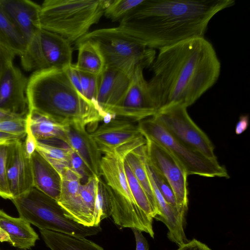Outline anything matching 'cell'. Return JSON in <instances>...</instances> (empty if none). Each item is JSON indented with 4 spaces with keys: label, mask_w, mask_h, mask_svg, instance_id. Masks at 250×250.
<instances>
[{
    "label": "cell",
    "mask_w": 250,
    "mask_h": 250,
    "mask_svg": "<svg viewBox=\"0 0 250 250\" xmlns=\"http://www.w3.org/2000/svg\"><path fill=\"white\" fill-rule=\"evenodd\" d=\"M176 250H211L205 244L193 239L180 246Z\"/></svg>",
    "instance_id": "cell-38"
},
{
    "label": "cell",
    "mask_w": 250,
    "mask_h": 250,
    "mask_svg": "<svg viewBox=\"0 0 250 250\" xmlns=\"http://www.w3.org/2000/svg\"><path fill=\"white\" fill-rule=\"evenodd\" d=\"M100 177L93 175L80 185L81 200L87 227L95 226V209L97 185Z\"/></svg>",
    "instance_id": "cell-28"
},
{
    "label": "cell",
    "mask_w": 250,
    "mask_h": 250,
    "mask_svg": "<svg viewBox=\"0 0 250 250\" xmlns=\"http://www.w3.org/2000/svg\"><path fill=\"white\" fill-rule=\"evenodd\" d=\"M27 79L13 61L6 66L0 78V109L26 117L28 113L26 96Z\"/></svg>",
    "instance_id": "cell-14"
},
{
    "label": "cell",
    "mask_w": 250,
    "mask_h": 250,
    "mask_svg": "<svg viewBox=\"0 0 250 250\" xmlns=\"http://www.w3.org/2000/svg\"><path fill=\"white\" fill-rule=\"evenodd\" d=\"M102 154L113 152L143 137L137 122L115 117L89 133Z\"/></svg>",
    "instance_id": "cell-13"
},
{
    "label": "cell",
    "mask_w": 250,
    "mask_h": 250,
    "mask_svg": "<svg viewBox=\"0 0 250 250\" xmlns=\"http://www.w3.org/2000/svg\"><path fill=\"white\" fill-rule=\"evenodd\" d=\"M15 56L0 47V78L7 65L13 61Z\"/></svg>",
    "instance_id": "cell-40"
},
{
    "label": "cell",
    "mask_w": 250,
    "mask_h": 250,
    "mask_svg": "<svg viewBox=\"0 0 250 250\" xmlns=\"http://www.w3.org/2000/svg\"><path fill=\"white\" fill-rule=\"evenodd\" d=\"M60 175L61 191L57 202L70 218L86 226L80 190L82 177L69 167L65 168Z\"/></svg>",
    "instance_id": "cell-18"
},
{
    "label": "cell",
    "mask_w": 250,
    "mask_h": 250,
    "mask_svg": "<svg viewBox=\"0 0 250 250\" xmlns=\"http://www.w3.org/2000/svg\"><path fill=\"white\" fill-rule=\"evenodd\" d=\"M23 138L11 134L0 132V145L3 144H10L16 140Z\"/></svg>",
    "instance_id": "cell-42"
},
{
    "label": "cell",
    "mask_w": 250,
    "mask_h": 250,
    "mask_svg": "<svg viewBox=\"0 0 250 250\" xmlns=\"http://www.w3.org/2000/svg\"><path fill=\"white\" fill-rule=\"evenodd\" d=\"M6 175L12 199L33 187L30 159L25 154L22 139L16 140L9 145Z\"/></svg>",
    "instance_id": "cell-15"
},
{
    "label": "cell",
    "mask_w": 250,
    "mask_h": 250,
    "mask_svg": "<svg viewBox=\"0 0 250 250\" xmlns=\"http://www.w3.org/2000/svg\"><path fill=\"white\" fill-rule=\"evenodd\" d=\"M19 217L40 229L85 238L101 230L100 225L87 227L69 218L57 201L34 187L11 200Z\"/></svg>",
    "instance_id": "cell-5"
},
{
    "label": "cell",
    "mask_w": 250,
    "mask_h": 250,
    "mask_svg": "<svg viewBox=\"0 0 250 250\" xmlns=\"http://www.w3.org/2000/svg\"><path fill=\"white\" fill-rule=\"evenodd\" d=\"M234 0H143L118 26L156 50L204 37L211 19Z\"/></svg>",
    "instance_id": "cell-2"
},
{
    "label": "cell",
    "mask_w": 250,
    "mask_h": 250,
    "mask_svg": "<svg viewBox=\"0 0 250 250\" xmlns=\"http://www.w3.org/2000/svg\"><path fill=\"white\" fill-rule=\"evenodd\" d=\"M143 0H111L104 15L113 21H120Z\"/></svg>",
    "instance_id": "cell-31"
},
{
    "label": "cell",
    "mask_w": 250,
    "mask_h": 250,
    "mask_svg": "<svg viewBox=\"0 0 250 250\" xmlns=\"http://www.w3.org/2000/svg\"><path fill=\"white\" fill-rule=\"evenodd\" d=\"M146 155L150 165L171 188L179 211L185 215L188 208V174L179 161L158 143L146 139Z\"/></svg>",
    "instance_id": "cell-10"
},
{
    "label": "cell",
    "mask_w": 250,
    "mask_h": 250,
    "mask_svg": "<svg viewBox=\"0 0 250 250\" xmlns=\"http://www.w3.org/2000/svg\"><path fill=\"white\" fill-rule=\"evenodd\" d=\"M70 167L78 173L82 179L84 178L85 181L93 175L83 160L73 149L71 154Z\"/></svg>",
    "instance_id": "cell-36"
},
{
    "label": "cell",
    "mask_w": 250,
    "mask_h": 250,
    "mask_svg": "<svg viewBox=\"0 0 250 250\" xmlns=\"http://www.w3.org/2000/svg\"><path fill=\"white\" fill-rule=\"evenodd\" d=\"M63 142L78 155L93 175L101 177L102 153L86 127L68 125Z\"/></svg>",
    "instance_id": "cell-17"
},
{
    "label": "cell",
    "mask_w": 250,
    "mask_h": 250,
    "mask_svg": "<svg viewBox=\"0 0 250 250\" xmlns=\"http://www.w3.org/2000/svg\"><path fill=\"white\" fill-rule=\"evenodd\" d=\"M111 0H45L40 5L39 27L75 43L104 15Z\"/></svg>",
    "instance_id": "cell-4"
},
{
    "label": "cell",
    "mask_w": 250,
    "mask_h": 250,
    "mask_svg": "<svg viewBox=\"0 0 250 250\" xmlns=\"http://www.w3.org/2000/svg\"><path fill=\"white\" fill-rule=\"evenodd\" d=\"M40 232L45 244L51 250H104L85 238L46 229H40Z\"/></svg>",
    "instance_id": "cell-23"
},
{
    "label": "cell",
    "mask_w": 250,
    "mask_h": 250,
    "mask_svg": "<svg viewBox=\"0 0 250 250\" xmlns=\"http://www.w3.org/2000/svg\"><path fill=\"white\" fill-rule=\"evenodd\" d=\"M249 121V118L248 115H242L240 117L236 125L235 133L236 134L240 135L247 129Z\"/></svg>",
    "instance_id": "cell-41"
},
{
    "label": "cell",
    "mask_w": 250,
    "mask_h": 250,
    "mask_svg": "<svg viewBox=\"0 0 250 250\" xmlns=\"http://www.w3.org/2000/svg\"><path fill=\"white\" fill-rule=\"evenodd\" d=\"M125 169L132 195L137 205L149 218L153 220L155 213L148 198L125 161Z\"/></svg>",
    "instance_id": "cell-29"
},
{
    "label": "cell",
    "mask_w": 250,
    "mask_h": 250,
    "mask_svg": "<svg viewBox=\"0 0 250 250\" xmlns=\"http://www.w3.org/2000/svg\"><path fill=\"white\" fill-rule=\"evenodd\" d=\"M0 4L28 42L40 29V5L29 0H0Z\"/></svg>",
    "instance_id": "cell-19"
},
{
    "label": "cell",
    "mask_w": 250,
    "mask_h": 250,
    "mask_svg": "<svg viewBox=\"0 0 250 250\" xmlns=\"http://www.w3.org/2000/svg\"><path fill=\"white\" fill-rule=\"evenodd\" d=\"M137 124L143 136L167 149L182 165L188 176L229 178L226 168L217 159H210L178 141L152 117Z\"/></svg>",
    "instance_id": "cell-7"
},
{
    "label": "cell",
    "mask_w": 250,
    "mask_h": 250,
    "mask_svg": "<svg viewBox=\"0 0 250 250\" xmlns=\"http://www.w3.org/2000/svg\"><path fill=\"white\" fill-rule=\"evenodd\" d=\"M133 72L105 67L99 75L96 102L105 114H109L123 96Z\"/></svg>",
    "instance_id": "cell-16"
},
{
    "label": "cell",
    "mask_w": 250,
    "mask_h": 250,
    "mask_svg": "<svg viewBox=\"0 0 250 250\" xmlns=\"http://www.w3.org/2000/svg\"><path fill=\"white\" fill-rule=\"evenodd\" d=\"M39 236L30 224L21 217H12L0 209V242H7L21 250L34 247Z\"/></svg>",
    "instance_id": "cell-20"
},
{
    "label": "cell",
    "mask_w": 250,
    "mask_h": 250,
    "mask_svg": "<svg viewBox=\"0 0 250 250\" xmlns=\"http://www.w3.org/2000/svg\"><path fill=\"white\" fill-rule=\"evenodd\" d=\"M79 40H88L99 48L105 67L133 72L138 66L150 67L156 50L147 47L118 27L89 32Z\"/></svg>",
    "instance_id": "cell-6"
},
{
    "label": "cell",
    "mask_w": 250,
    "mask_h": 250,
    "mask_svg": "<svg viewBox=\"0 0 250 250\" xmlns=\"http://www.w3.org/2000/svg\"><path fill=\"white\" fill-rule=\"evenodd\" d=\"M19 117H23L18 116L0 109V120L16 118Z\"/></svg>",
    "instance_id": "cell-43"
},
{
    "label": "cell",
    "mask_w": 250,
    "mask_h": 250,
    "mask_svg": "<svg viewBox=\"0 0 250 250\" xmlns=\"http://www.w3.org/2000/svg\"><path fill=\"white\" fill-rule=\"evenodd\" d=\"M30 162L33 187L57 201L61 191L60 174L37 150L32 155Z\"/></svg>",
    "instance_id": "cell-21"
},
{
    "label": "cell",
    "mask_w": 250,
    "mask_h": 250,
    "mask_svg": "<svg viewBox=\"0 0 250 250\" xmlns=\"http://www.w3.org/2000/svg\"><path fill=\"white\" fill-rule=\"evenodd\" d=\"M37 142V141L32 135L29 128L27 126L26 134L23 143L25 154L30 159L36 150Z\"/></svg>",
    "instance_id": "cell-37"
},
{
    "label": "cell",
    "mask_w": 250,
    "mask_h": 250,
    "mask_svg": "<svg viewBox=\"0 0 250 250\" xmlns=\"http://www.w3.org/2000/svg\"><path fill=\"white\" fill-rule=\"evenodd\" d=\"M78 71L83 96L100 109L96 102L99 76L87 73L78 70Z\"/></svg>",
    "instance_id": "cell-33"
},
{
    "label": "cell",
    "mask_w": 250,
    "mask_h": 250,
    "mask_svg": "<svg viewBox=\"0 0 250 250\" xmlns=\"http://www.w3.org/2000/svg\"><path fill=\"white\" fill-rule=\"evenodd\" d=\"M146 142V139L143 137L113 152L104 154L100 166L101 176L104 177L105 184L127 203L141 211L129 186L125 169V161L127 154Z\"/></svg>",
    "instance_id": "cell-12"
},
{
    "label": "cell",
    "mask_w": 250,
    "mask_h": 250,
    "mask_svg": "<svg viewBox=\"0 0 250 250\" xmlns=\"http://www.w3.org/2000/svg\"><path fill=\"white\" fill-rule=\"evenodd\" d=\"M78 50L75 67L79 71L99 76L105 68L104 58L99 48L88 40H79L75 43Z\"/></svg>",
    "instance_id": "cell-26"
},
{
    "label": "cell",
    "mask_w": 250,
    "mask_h": 250,
    "mask_svg": "<svg viewBox=\"0 0 250 250\" xmlns=\"http://www.w3.org/2000/svg\"><path fill=\"white\" fill-rule=\"evenodd\" d=\"M28 42L0 4V47L15 56L25 51Z\"/></svg>",
    "instance_id": "cell-24"
},
{
    "label": "cell",
    "mask_w": 250,
    "mask_h": 250,
    "mask_svg": "<svg viewBox=\"0 0 250 250\" xmlns=\"http://www.w3.org/2000/svg\"><path fill=\"white\" fill-rule=\"evenodd\" d=\"M9 145H0V196L5 199L11 200L12 196L9 190L6 175V161Z\"/></svg>",
    "instance_id": "cell-34"
},
{
    "label": "cell",
    "mask_w": 250,
    "mask_h": 250,
    "mask_svg": "<svg viewBox=\"0 0 250 250\" xmlns=\"http://www.w3.org/2000/svg\"><path fill=\"white\" fill-rule=\"evenodd\" d=\"M73 50L61 36L40 28L28 41L20 56L21 65L33 72L51 69H64L72 64Z\"/></svg>",
    "instance_id": "cell-8"
},
{
    "label": "cell",
    "mask_w": 250,
    "mask_h": 250,
    "mask_svg": "<svg viewBox=\"0 0 250 250\" xmlns=\"http://www.w3.org/2000/svg\"><path fill=\"white\" fill-rule=\"evenodd\" d=\"M27 126L37 141L59 140L63 142L67 126L35 111L26 117Z\"/></svg>",
    "instance_id": "cell-22"
},
{
    "label": "cell",
    "mask_w": 250,
    "mask_h": 250,
    "mask_svg": "<svg viewBox=\"0 0 250 250\" xmlns=\"http://www.w3.org/2000/svg\"><path fill=\"white\" fill-rule=\"evenodd\" d=\"M100 178L97 188L95 226L100 225L102 220L111 215V207L106 184Z\"/></svg>",
    "instance_id": "cell-30"
},
{
    "label": "cell",
    "mask_w": 250,
    "mask_h": 250,
    "mask_svg": "<svg viewBox=\"0 0 250 250\" xmlns=\"http://www.w3.org/2000/svg\"><path fill=\"white\" fill-rule=\"evenodd\" d=\"M187 107L174 104L159 109L152 117L173 138L211 159H217L214 147L207 134L189 116Z\"/></svg>",
    "instance_id": "cell-9"
},
{
    "label": "cell",
    "mask_w": 250,
    "mask_h": 250,
    "mask_svg": "<svg viewBox=\"0 0 250 250\" xmlns=\"http://www.w3.org/2000/svg\"><path fill=\"white\" fill-rule=\"evenodd\" d=\"M144 69L141 66L135 68L125 92L108 112L114 118L138 122L152 117L157 112L144 75Z\"/></svg>",
    "instance_id": "cell-11"
},
{
    "label": "cell",
    "mask_w": 250,
    "mask_h": 250,
    "mask_svg": "<svg viewBox=\"0 0 250 250\" xmlns=\"http://www.w3.org/2000/svg\"><path fill=\"white\" fill-rule=\"evenodd\" d=\"M131 229L135 238L136 250H149L148 242L143 235L142 231L135 228Z\"/></svg>",
    "instance_id": "cell-39"
},
{
    "label": "cell",
    "mask_w": 250,
    "mask_h": 250,
    "mask_svg": "<svg viewBox=\"0 0 250 250\" xmlns=\"http://www.w3.org/2000/svg\"><path fill=\"white\" fill-rule=\"evenodd\" d=\"M26 96L28 111L66 125L86 127L107 116L77 91L64 69L33 72L28 79Z\"/></svg>",
    "instance_id": "cell-3"
},
{
    "label": "cell",
    "mask_w": 250,
    "mask_h": 250,
    "mask_svg": "<svg viewBox=\"0 0 250 250\" xmlns=\"http://www.w3.org/2000/svg\"><path fill=\"white\" fill-rule=\"evenodd\" d=\"M146 144L127 154L125 161L145 190L155 213V217L158 211L146 167Z\"/></svg>",
    "instance_id": "cell-25"
},
{
    "label": "cell",
    "mask_w": 250,
    "mask_h": 250,
    "mask_svg": "<svg viewBox=\"0 0 250 250\" xmlns=\"http://www.w3.org/2000/svg\"><path fill=\"white\" fill-rule=\"evenodd\" d=\"M146 160L147 171L156 188L165 201L171 206L177 208L175 197L170 185L167 180L150 165L146 160Z\"/></svg>",
    "instance_id": "cell-32"
},
{
    "label": "cell",
    "mask_w": 250,
    "mask_h": 250,
    "mask_svg": "<svg viewBox=\"0 0 250 250\" xmlns=\"http://www.w3.org/2000/svg\"><path fill=\"white\" fill-rule=\"evenodd\" d=\"M150 69L148 88L158 110L193 104L217 82L221 63L211 43L196 37L159 50Z\"/></svg>",
    "instance_id": "cell-1"
},
{
    "label": "cell",
    "mask_w": 250,
    "mask_h": 250,
    "mask_svg": "<svg viewBox=\"0 0 250 250\" xmlns=\"http://www.w3.org/2000/svg\"><path fill=\"white\" fill-rule=\"evenodd\" d=\"M36 150L61 175L66 167H70L72 149L64 143L57 145L51 141H37Z\"/></svg>",
    "instance_id": "cell-27"
},
{
    "label": "cell",
    "mask_w": 250,
    "mask_h": 250,
    "mask_svg": "<svg viewBox=\"0 0 250 250\" xmlns=\"http://www.w3.org/2000/svg\"><path fill=\"white\" fill-rule=\"evenodd\" d=\"M26 117L0 120V132L7 133L24 138L26 134Z\"/></svg>",
    "instance_id": "cell-35"
}]
</instances>
